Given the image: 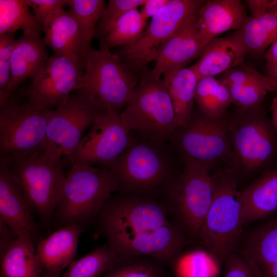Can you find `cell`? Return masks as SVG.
I'll return each mask as SVG.
<instances>
[{
	"label": "cell",
	"mask_w": 277,
	"mask_h": 277,
	"mask_svg": "<svg viewBox=\"0 0 277 277\" xmlns=\"http://www.w3.org/2000/svg\"><path fill=\"white\" fill-rule=\"evenodd\" d=\"M94 221L106 241L143 233L175 223L165 201L155 196L124 194L110 196Z\"/></svg>",
	"instance_id": "9c48e42d"
},
{
	"label": "cell",
	"mask_w": 277,
	"mask_h": 277,
	"mask_svg": "<svg viewBox=\"0 0 277 277\" xmlns=\"http://www.w3.org/2000/svg\"><path fill=\"white\" fill-rule=\"evenodd\" d=\"M272 4L277 8V0L271 1Z\"/></svg>",
	"instance_id": "c3c4849f"
},
{
	"label": "cell",
	"mask_w": 277,
	"mask_h": 277,
	"mask_svg": "<svg viewBox=\"0 0 277 277\" xmlns=\"http://www.w3.org/2000/svg\"><path fill=\"white\" fill-rule=\"evenodd\" d=\"M104 113L84 92H72L66 102L53 110L43 149L70 159L84 131Z\"/></svg>",
	"instance_id": "4fadbf2b"
},
{
	"label": "cell",
	"mask_w": 277,
	"mask_h": 277,
	"mask_svg": "<svg viewBox=\"0 0 277 277\" xmlns=\"http://www.w3.org/2000/svg\"><path fill=\"white\" fill-rule=\"evenodd\" d=\"M264 277H277V262L262 271Z\"/></svg>",
	"instance_id": "f6af8a7d"
},
{
	"label": "cell",
	"mask_w": 277,
	"mask_h": 277,
	"mask_svg": "<svg viewBox=\"0 0 277 277\" xmlns=\"http://www.w3.org/2000/svg\"><path fill=\"white\" fill-rule=\"evenodd\" d=\"M213 195L203 224L201 244L215 262H224L239 247L244 223L236 176L229 167L211 175Z\"/></svg>",
	"instance_id": "6da1fadb"
},
{
	"label": "cell",
	"mask_w": 277,
	"mask_h": 277,
	"mask_svg": "<svg viewBox=\"0 0 277 277\" xmlns=\"http://www.w3.org/2000/svg\"><path fill=\"white\" fill-rule=\"evenodd\" d=\"M14 34L0 35V105L9 99L8 89L11 75V55L16 39Z\"/></svg>",
	"instance_id": "e575fe53"
},
{
	"label": "cell",
	"mask_w": 277,
	"mask_h": 277,
	"mask_svg": "<svg viewBox=\"0 0 277 277\" xmlns=\"http://www.w3.org/2000/svg\"><path fill=\"white\" fill-rule=\"evenodd\" d=\"M117 256L106 242L80 259L74 260L61 277H101Z\"/></svg>",
	"instance_id": "d6a6232c"
},
{
	"label": "cell",
	"mask_w": 277,
	"mask_h": 277,
	"mask_svg": "<svg viewBox=\"0 0 277 277\" xmlns=\"http://www.w3.org/2000/svg\"><path fill=\"white\" fill-rule=\"evenodd\" d=\"M266 60L267 72L277 68V38L264 54Z\"/></svg>",
	"instance_id": "b9f144b4"
},
{
	"label": "cell",
	"mask_w": 277,
	"mask_h": 277,
	"mask_svg": "<svg viewBox=\"0 0 277 277\" xmlns=\"http://www.w3.org/2000/svg\"><path fill=\"white\" fill-rule=\"evenodd\" d=\"M224 263V277H264L257 265L238 249L229 254Z\"/></svg>",
	"instance_id": "d590c367"
},
{
	"label": "cell",
	"mask_w": 277,
	"mask_h": 277,
	"mask_svg": "<svg viewBox=\"0 0 277 277\" xmlns=\"http://www.w3.org/2000/svg\"><path fill=\"white\" fill-rule=\"evenodd\" d=\"M147 25V19L135 9L121 16L95 37L100 42V48L126 47L140 38Z\"/></svg>",
	"instance_id": "83f0119b"
},
{
	"label": "cell",
	"mask_w": 277,
	"mask_h": 277,
	"mask_svg": "<svg viewBox=\"0 0 277 277\" xmlns=\"http://www.w3.org/2000/svg\"><path fill=\"white\" fill-rule=\"evenodd\" d=\"M16 238L12 231L0 220V256L4 254Z\"/></svg>",
	"instance_id": "60d3db41"
},
{
	"label": "cell",
	"mask_w": 277,
	"mask_h": 277,
	"mask_svg": "<svg viewBox=\"0 0 277 277\" xmlns=\"http://www.w3.org/2000/svg\"><path fill=\"white\" fill-rule=\"evenodd\" d=\"M0 107L1 157L43 149L53 109L12 97Z\"/></svg>",
	"instance_id": "7c38bea8"
},
{
	"label": "cell",
	"mask_w": 277,
	"mask_h": 277,
	"mask_svg": "<svg viewBox=\"0 0 277 277\" xmlns=\"http://www.w3.org/2000/svg\"><path fill=\"white\" fill-rule=\"evenodd\" d=\"M46 46L55 55L80 57L82 51L81 33L77 22L69 10L57 11L43 26Z\"/></svg>",
	"instance_id": "cb8c5ba5"
},
{
	"label": "cell",
	"mask_w": 277,
	"mask_h": 277,
	"mask_svg": "<svg viewBox=\"0 0 277 277\" xmlns=\"http://www.w3.org/2000/svg\"><path fill=\"white\" fill-rule=\"evenodd\" d=\"M146 0H110L96 29L95 37L127 12L141 7Z\"/></svg>",
	"instance_id": "8d00e7d4"
},
{
	"label": "cell",
	"mask_w": 277,
	"mask_h": 277,
	"mask_svg": "<svg viewBox=\"0 0 277 277\" xmlns=\"http://www.w3.org/2000/svg\"><path fill=\"white\" fill-rule=\"evenodd\" d=\"M197 13L190 17L166 43L149 72L161 78L165 73L184 68L199 57L205 47L196 28Z\"/></svg>",
	"instance_id": "ac0fdd59"
},
{
	"label": "cell",
	"mask_w": 277,
	"mask_h": 277,
	"mask_svg": "<svg viewBox=\"0 0 277 277\" xmlns=\"http://www.w3.org/2000/svg\"><path fill=\"white\" fill-rule=\"evenodd\" d=\"M46 46L39 34L23 33L15 39L11 55L9 99L21 83L32 79L42 69L49 58Z\"/></svg>",
	"instance_id": "44dd1931"
},
{
	"label": "cell",
	"mask_w": 277,
	"mask_h": 277,
	"mask_svg": "<svg viewBox=\"0 0 277 277\" xmlns=\"http://www.w3.org/2000/svg\"><path fill=\"white\" fill-rule=\"evenodd\" d=\"M83 69L80 57L55 55L49 57L41 71L31 79L24 95L33 104L52 109L78 90Z\"/></svg>",
	"instance_id": "9a60e30c"
},
{
	"label": "cell",
	"mask_w": 277,
	"mask_h": 277,
	"mask_svg": "<svg viewBox=\"0 0 277 277\" xmlns=\"http://www.w3.org/2000/svg\"><path fill=\"white\" fill-rule=\"evenodd\" d=\"M190 242L175 223L143 233L118 236L106 243L118 255L144 256L167 266Z\"/></svg>",
	"instance_id": "2e32d148"
},
{
	"label": "cell",
	"mask_w": 277,
	"mask_h": 277,
	"mask_svg": "<svg viewBox=\"0 0 277 277\" xmlns=\"http://www.w3.org/2000/svg\"><path fill=\"white\" fill-rule=\"evenodd\" d=\"M246 16L240 0L206 1L197 13L196 23L205 46L220 34L236 30Z\"/></svg>",
	"instance_id": "ffe728a7"
},
{
	"label": "cell",
	"mask_w": 277,
	"mask_h": 277,
	"mask_svg": "<svg viewBox=\"0 0 277 277\" xmlns=\"http://www.w3.org/2000/svg\"><path fill=\"white\" fill-rule=\"evenodd\" d=\"M27 200L6 159L0 163V220L16 236L29 239L35 246L43 239Z\"/></svg>",
	"instance_id": "e0dca14e"
},
{
	"label": "cell",
	"mask_w": 277,
	"mask_h": 277,
	"mask_svg": "<svg viewBox=\"0 0 277 277\" xmlns=\"http://www.w3.org/2000/svg\"><path fill=\"white\" fill-rule=\"evenodd\" d=\"M131 136V130L123 121L120 113H104L96 118L88 133L83 136L69 160L71 164L105 165L125 150Z\"/></svg>",
	"instance_id": "5bb4252c"
},
{
	"label": "cell",
	"mask_w": 277,
	"mask_h": 277,
	"mask_svg": "<svg viewBox=\"0 0 277 277\" xmlns=\"http://www.w3.org/2000/svg\"><path fill=\"white\" fill-rule=\"evenodd\" d=\"M42 28L25 0H0V35L18 30L40 35Z\"/></svg>",
	"instance_id": "4dcf8cb0"
},
{
	"label": "cell",
	"mask_w": 277,
	"mask_h": 277,
	"mask_svg": "<svg viewBox=\"0 0 277 277\" xmlns=\"http://www.w3.org/2000/svg\"><path fill=\"white\" fill-rule=\"evenodd\" d=\"M185 270L184 277H211L212 271L209 260L205 253L195 252L187 259L185 266L181 267Z\"/></svg>",
	"instance_id": "f35d334b"
},
{
	"label": "cell",
	"mask_w": 277,
	"mask_h": 277,
	"mask_svg": "<svg viewBox=\"0 0 277 277\" xmlns=\"http://www.w3.org/2000/svg\"><path fill=\"white\" fill-rule=\"evenodd\" d=\"M69 11L75 17L81 33L83 62L92 49L91 42L106 5L103 0H68Z\"/></svg>",
	"instance_id": "f546056e"
},
{
	"label": "cell",
	"mask_w": 277,
	"mask_h": 277,
	"mask_svg": "<svg viewBox=\"0 0 277 277\" xmlns=\"http://www.w3.org/2000/svg\"><path fill=\"white\" fill-rule=\"evenodd\" d=\"M163 82L170 96L179 127L186 124L193 113L199 78L191 68H183L163 74Z\"/></svg>",
	"instance_id": "4316f807"
},
{
	"label": "cell",
	"mask_w": 277,
	"mask_h": 277,
	"mask_svg": "<svg viewBox=\"0 0 277 277\" xmlns=\"http://www.w3.org/2000/svg\"><path fill=\"white\" fill-rule=\"evenodd\" d=\"M61 272H62L44 270L39 277H61Z\"/></svg>",
	"instance_id": "bcb514c9"
},
{
	"label": "cell",
	"mask_w": 277,
	"mask_h": 277,
	"mask_svg": "<svg viewBox=\"0 0 277 277\" xmlns=\"http://www.w3.org/2000/svg\"><path fill=\"white\" fill-rule=\"evenodd\" d=\"M131 130L152 142L164 144L179 127L175 112L163 79L145 72L120 113Z\"/></svg>",
	"instance_id": "52a82bcc"
},
{
	"label": "cell",
	"mask_w": 277,
	"mask_h": 277,
	"mask_svg": "<svg viewBox=\"0 0 277 277\" xmlns=\"http://www.w3.org/2000/svg\"><path fill=\"white\" fill-rule=\"evenodd\" d=\"M227 125L232 153L229 165L236 176L240 173L263 172L274 166L277 160V132L261 106L237 108L227 115Z\"/></svg>",
	"instance_id": "7a4b0ae2"
},
{
	"label": "cell",
	"mask_w": 277,
	"mask_h": 277,
	"mask_svg": "<svg viewBox=\"0 0 277 277\" xmlns=\"http://www.w3.org/2000/svg\"><path fill=\"white\" fill-rule=\"evenodd\" d=\"M194 102L201 113L212 119L225 116L227 108L232 104L228 89L215 77L199 79Z\"/></svg>",
	"instance_id": "f1b7e54d"
},
{
	"label": "cell",
	"mask_w": 277,
	"mask_h": 277,
	"mask_svg": "<svg viewBox=\"0 0 277 277\" xmlns=\"http://www.w3.org/2000/svg\"><path fill=\"white\" fill-rule=\"evenodd\" d=\"M170 0H146L145 3L141 6L140 11L142 15L146 19L151 18Z\"/></svg>",
	"instance_id": "ab89813d"
},
{
	"label": "cell",
	"mask_w": 277,
	"mask_h": 277,
	"mask_svg": "<svg viewBox=\"0 0 277 277\" xmlns=\"http://www.w3.org/2000/svg\"><path fill=\"white\" fill-rule=\"evenodd\" d=\"M271 122L277 132V91L272 100L271 105Z\"/></svg>",
	"instance_id": "ee69618b"
},
{
	"label": "cell",
	"mask_w": 277,
	"mask_h": 277,
	"mask_svg": "<svg viewBox=\"0 0 277 277\" xmlns=\"http://www.w3.org/2000/svg\"><path fill=\"white\" fill-rule=\"evenodd\" d=\"M167 267L150 257L118 255L101 277H170Z\"/></svg>",
	"instance_id": "1f68e13d"
},
{
	"label": "cell",
	"mask_w": 277,
	"mask_h": 277,
	"mask_svg": "<svg viewBox=\"0 0 277 277\" xmlns=\"http://www.w3.org/2000/svg\"><path fill=\"white\" fill-rule=\"evenodd\" d=\"M268 77L277 81V68L267 72Z\"/></svg>",
	"instance_id": "7dc6e473"
},
{
	"label": "cell",
	"mask_w": 277,
	"mask_h": 277,
	"mask_svg": "<svg viewBox=\"0 0 277 277\" xmlns=\"http://www.w3.org/2000/svg\"><path fill=\"white\" fill-rule=\"evenodd\" d=\"M85 71L77 90L103 112L120 113L140 81L134 72L109 49H92L83 62Z\"/></svg>",
	"instance_id": "ba28073f"
},
{
	"label": "cell",
	"mask_w": 277,
	"mask_h": 277,
	"mask_svg": "<svg viewBox=\"0 0 277 277\" xmlns=\"http://www.w3.org/2000/svg\"><path fill=\"white\" fill-rule=\"evenodd\" d=\"M206 1L170 0L154 16L140 38L115 53L134 72L142 76L149 63L155 61L168 41Z\"/></svg>",
	"instance_id": "8fae6325"
},
{
	"label": "cell",
	"mask_w": 277,
	"mask_h": 277,
	"mask_svg": "<svg viewBox=\"0 0 277 277\" xmlns=\"http://www.w3.org/2000/svg\"><path fill=\"white\" fill-rule=\"evenodd\" d=\"M270 2V0L246 1L250 12V16H256L265 11L268 8Z\"/></svg>",
	"instance_id": "7bdbcfd3"
},
{
	"label": "cell",
	"mask_w": 277,
	"mask_h": 277,
	"mask_svg": "<svg viewBox=\"0 0 277 277\" xmlns=\"http://www.w3.org/2000/svg\"><path fill=\"white\" fill-rule=\"evenodd\" d=\"M180 174L164 193L170 214L190 242L201 243L205 219L213 195L211 175L204 166L191 160L184 162Z\"/></svg>",
	"instance_id": "8992f818"
},
{
	"label": "cell",
	"mask_w": 277,
	"mask_h": 277,
	"mask_svg": "<svg viewBox=\"0 0 277 277\" xmlns=\"http://www.w3.org/2000/svg\"><path fill=\"white\" fill-rule=\"evenodd\" d=\"M163 146L164 144L142 137L135 139L132 135L125 150L102 167L109 170L114 175L117 191L155 196L158 191L164 192L175 177L171 175V161Z\"/></svg>",
	"instance_id": "277c9868"
},
{
	"label": "cell",
	"mask_w": 277,
	"mask_h": 277,
	"mask_svg": "<svg viewBox=\"0 0 277 277\" xmlns=\"http://www.w3.org/2000/svg\"><path fill=\"white\" fill-rule=\"evenodd\" d=\"M247 54L242 45L232 35L218 36L205 46L199 60L190 67L199 79L215 77L243 64Z\"/></svg>",
	"instance_id": "7402d4cb"
},
{
	"label": "cell",
	"mask_w": 277,
	"mask_h": 277,
	"mask_svg": "<svg viewBox=\"0 0 277 277\" xmlns=\"http://www.w3.org/2000/svg\"><path fill=\"white\" fill-rule=\"evenodd\" d=\"M35 246L25 236H17L1 258V277H39L44 269Z\"/></svg>",
	"instance_id": "484cf974"
},
{
	"label": "cell",
	"mask_w": 277,
	"mask_h": 277,
	"mask_svg": "<svg viewBox=\"0 0 277 277\" xmlns=\"http://www.w3.org/2000/svg\"><path fill=\"white\" fill-rule=\"evenodd\" d=\"M62 194L54 213L59 228L70 225L83 227L94 221L117 184L112 172L105 167L73 163L66 175Z\"/></svg>",
	"instance_id": "3957f363"
},
{
	"label": "cell",
	"mask_w": 277,
	"mask_h": 277,
	"mask_svg": "<svg viewBox=\"0 0 277 277\" xmlns=\"http://www.w3.org/2000/svg\"><path fill=\"white\" fill-rule=\"evenodd\" d=\"M242 216L246 225L277 212V164L261 173L240 191Z\"/></svg>",
	"instance_id": "d6986e66"
},
{
	"label": "cell",
	"mask_w": 277,
	"mask_h": 277,
	"mask_svg": "<svg viewBox=\"0 0 277 277\" xmlns=\"http://www.w3.org/2000/svg\"><path fill=\"white\" fill-rule=\"evenodd\" d=\"M9 168L32 211L45 224L53 217L66 181L61 157L43 149L9 157Z\"/></svg>",
	"instance_id": "5b68a950"
},
{
	"label": "cell",
	"mask_w": 277,
	"mask_h": 277,
	"mask_svg": "<svg viewBox=\"0 0 277 277\" xmlns=\"http://www.w3.org/2000/svg\"><path fill=\"white\" fill-rule=\"evenodd\" d=\"M232 35L242 45L247 54L258 56L264 54L273 40L258 19L246 16Z\"/></svg>",
	"instance_id": "836d02e7"
},
{
	"label": "cell",
	"mask_w": 277,
	"mask_h": 277,
	"mask_svg": "<svg viewBox=\"0 0 277 277\" xmlns=\"http://www.w3.org/2000/svg\"><path fill=\"white\" fill-rule=\"evenodd\" d=\"M263 271L277 262V214L243 235L238 249Z\"/></svg>",
	"instance_id": "d4e9b609"
},
{
	"label": "cell",
	"mask_w": 277,
	"mask_h": 277,
	"mask_svg": "<svg viewBox=\"0 0 277 277\" xmlns=\"http://www.w3.org/2000/svg\"><path fill=\"white\" fill-rule=\"evenodd\" d=\"M170 140L184 162L195 161L210 172L222 163H230L227 114L212 119L200 111L193 112L186 124L175 130Z\"/></svg>",
	"instance_id": "30bf717a"
},
{
	"label": "cell",
	"mask_w": 277,
	"mask_h": 277,
	"mask_svg": "<svg viewBox=\"0 0 277 277\" xmlns=\"http://www.w3.org/2000/svg\"><path fill=\"white\" fill-rule=\"evenodd\" d=\"M84 229L77 225L64 226L38 243L36 252L44 270L62 272L74 261Z\"/></svg>",
	"instance_id": "603a6c76"
},
{
	"label": "cell",
	"mask_w": 277,
	"mask_h": 277,
	"mask_svg": "<svg viewBox=\"0 0 277 277\" xmlns=\"http://www.w3.org/2000/svg\"><path fill=\"white\" fill-rule=\"evenodd\" d=\"M68 0H25L43 26L58 10L68 5Z\"/></svg>",
	"instance_id": "74e56055"
}]
</instances>
